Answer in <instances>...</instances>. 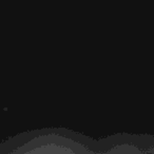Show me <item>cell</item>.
Returning <instances> with one entry per match:
<instances>
[{"instance_id":"obj_1","label":"cell","mask_w":154,"mask_h":154,"mask_svg":"<svg viewBox=\"0 0 154 154\" xmlns=\"http://www.w3.org/2000/svg\"><path fill=\"white\" fill-rule=\"evenodd\" d=\"M95 154L96 139L68 128L24 131L0 141V154Z\"/></svg>"},{"instance_id":"obj_2","label":"cell","mask_w":154,"mask_h":154,"mask_svg":"<svg viewBox=\"0 0 154 154\" xmlns=\"http://www.w3.org/2000/svg\"><path fill=\"white\" fill-rule=\"evenodd\" d=\"M153 154L154 136L150 134L116 133L96 139V154Z\"/></svg>"}]
</instances>
